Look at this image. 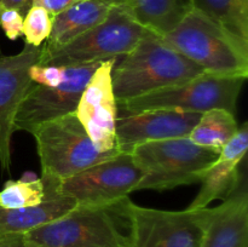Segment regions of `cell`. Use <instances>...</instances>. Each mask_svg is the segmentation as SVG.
Here are the masks:
<instances>
[{
    "label": "cell",
    "instance_id": "1",
    "mask_svg": "<svg viewBox=\"0 0 248 247\" xmlns=\"http://www.w3.org/2000/svg\"><path fill=\"white\" fill-rule=\"evenodd\" d=\"M26 236L35 247H132L133 202L126 196L109 203L77 205Z\"/></svg>",
    "mask_w": 248,
    "mask_h": 247
},
{
    "label": "cell",
    "instance_id": "2",
    "mask_svg": "<svg viewBox=\"0 0 248 247\" xmlns=\"http://www.w3.org/2000/svg\"><path fill=\"white\" fill-rule=\"evenodd\" d=\"M203 73L161 36L148 31L131 52L114 64L111 81L116 101H124L183 84Z\"/></svg>",
    "mask_w": 248,
    "mask_h": 247
},
{
    "label": "cell",
    "instance_id": "3",
    "mask_svg": "<svg viewBox=\"0 0 248 247\" xmlns=\"http://www.w3.org/2000/svg\"><path fill=\"white\" fill-rule=\"evenodd\" d=\"M161 38L205 73L247 79L248 40L196 10Z\"/></svg>",
    "mask_w": 248,
    "mask_h": 247
},
{
    "label": "cell",
    "instance_id": "4",
    "mask_svg": "<svg viewBox=\"0 0 248 247\" xmlns=\"http://www.w3.org/2000/svg\"><path fill=\"white\" fill-rule=\"evenodd\" d=\"M34 137L44 184H60L84 170L120 154V149L101 152L75 113L44 124L31 133Z\"/></svg>",
    "mask_w": 248,
    "mask_h": 247
},
{
    "label": "cell",
    "instance_id": "5",
    "mask_svg": "<svg viewBox=\"0 0 248 247\" xmlns=\"http://www.w3.org/2000/svg\"><path fill=\"white\" fill-rule=\"evenodd\" d=\"M143 176L135 191H164L202 181L218 153L200 147L188 137L154 140L130 150Z\"/></svg>",
    "mask_w": 248,
    "mask_h": 247
},
{
    "label": "cell",
    "instance_id": "6",
    "mask_svg": "<svg viewBox=\"0 0 248 247\" xmlns=\"http://www.w3.org/2000/svg\"><path fill=\"white\" fill-rule=\"evenodd\" d=\"M244 77L203 74L176 85L150 92L136 98L116 101L118 108L128 113L145 110H177L202 114L211 109H224L236 114V106Z\"/></svg>",
    "mask_w": 248,
    "mask_h": 247
},
{
    "label": "cell",
    "instance_id": "7",
    "mask_svg": "<svg viewBox=\"0 0 248 247\" xmlns=\"http://www.w3.org/2000/svg\"><path fill=\"white\" fill-rule=\"evenodd\" d=\"M127 7L113 6L102 23L64 47L40 57L41 65H77L102 62L127 55L148 33Z\"/></svg>",
    "mask_w": 248,
    "mask_h": 247
},
{
    "label": "cell",
    "instance_id": "8",
    "mask_svg": "<svg viewBox=\"0 0 248 247\" xmlns=\"http://www.w3.org/2000/svg\"><path fill=\"white\" fill-rule=\"evenodd\" d=\"M142 176L132 155L121 152L64 179L56 191L74 199L78 205L109 203L135 191Z\"/></svg>",
    "mask_w": 248,
    "mask_h": 247
},
{
    "label": "cell",
    "instance_id": "9",
    "mask_svg": "<svg viewBox=\"0 0 248 247\" xmlns=\"http://www.w3.org/2000/svg\"><path fill=\"white\" fill-rule=\"evenodd\" d=\"M212 208L157 210L133 203L132 247H201Z\"/></svg>",
    "mask_w": 248,
    "mask_h": 247
},
{
    "label": "cell",
    "instance_id": "10",
    "mask_svg": "<svg viewBox=\"0 0 248 247\" xmlns=\"http://www.w3.org/2000/svg\"><path fill=\"white\" fill-rule=\"evenodd\" d=\"M102 62L68 65L64 79L55 87L33 84L17 111L15 132L31 133L48 121L75 113L82 91Z\"/></svg>",
    "mask_w": 248,
    "mask_h": 247
},
{
    "label": "cell",
    "instance_id": "11",
    "mask_svg": "<svg viewBox=\"0 0 248 247\" xmlns=\"http://www.w3.org/2000/svg\"><path fill=\"white\" fill-rule=\"evenodd\" d=\"M115 63L116 58L107 60L96 68L75 110L78 120L101 152L119 149L115 132L118 103L111 81Z\"/></svg>",
    "mask_w": 248,
    "mask_h": 247
},
{
    "label": "cell",
    "instance_id": "12",
    "mask_svg": "<svg viewBox=\"0 0 248 247\" xmlns=\"http://www.w3.org/2000/svg\"><path fill=\"white\" fill-rule=\"evenodd\" d=\"M41 46L24 44L21 52L0 57V170L11 167V140L15 119L27 92L33 86L29 68L38 64Z\"/></svg>",
    "mask_w": 248,
    "mask_h": 247
},
{
    "label": "cell",
    "instance_id": "13",
    "mask_svg": "<svg viewBox=\"0 0 248 247\" xmlns=\"http://www.w3.org/2000/svg\"><path fill=\"white\" fill-rule=\"evenodd\" d=\"M199 113L177 110H145L128 113L118 108L116 144L124 153L135 145L154 140L188 137L200 119Z\"/></svg>",
    "mask_w": 248,
    "mask_h": 247
},
{
    "label": "cell",
    "instance_id": "14",
    "mask_svg": "<svg viewBox=\"0 0 248 247\" xmlns=\"http://www.w3.org/2000/svg\"><path fill=\"white\" fill-rule=\"evenodd\" d=\"M248 149V124L239 127L236 135L218 153L217 159L206 171L198 195L189 208H205L217 199H227L239 185V166Z\"/></svg>",
    "mask_w": 248,
    "mask_h": 247
},
{
    "label": "cell",
    "instance_id": "15",
    "mask_svg": "<svg viewBox=\"0 0 248 247\" xmlns=\"http://www.w3.org/2000/svg\"><path fill=\"white\" fill-rule=\"evenodd\" d=\"M201 247H248V195L235 190L212 207Z\"/></svg>",
    "mask_w": 248,
    "mask_h": 247
},
{
    "label": "cell",
    "instance_id": "16",
    "mask_svg": "<svg viewBox=\"0 0 248 247\" xmlns=\"http://www.w3.org/2000/svg\"><path fill=\"white\" fill-rule=\"evenodd\" d=\"M111 7L97 0H81L53 16L52 29L45 45L41 46L40 57L64 47L81 34L98 26L107 18Z\"/></svg>",
    "mask_w": 248,
    "mask_h": 247
},
{
    "label": "cell",
    "instance_id": "17",
    "mask_svg": "<svg viewBox=\"0 0 248 247\" xmlns=\"http://www.w3.org/2000/svg\"><path fill=\"white\" fill-rule=\"evenodd\" d=\"M77 205L74 199L61 195L53 189H45V200L39 205L11 210L0 207V234H26L62 217Z\"/></svg>",
    "mask_w": 248,
    "mask_h": 247
},
{
    "label": "cell",
    "instance_id": "18",
    "mask_svg": "<svg viewBox=\"0 0 248 247\" xmlns=\"http://www.w3.org/2000/svg\"><path fill=\"white\" fill-rule=\"evenodd\" d=\"M136 21L160 36L171 31L186 17L190 0H132L127 7Z\"/></svg>",
    "mask_w": 248,
    "mask_h": 247
},
{
    "label": "cell",
    "instance_id": "19",
    "mask_svg": "<svg viewBox=\"0 0 248 247\" xmlns=\"http://www.w3.org/2000/svg\"><path fill=\"white\" fill-rule=\"evenodd\" d=\"M239 127L234 114L224 109H211L201 114L188 138L200 147L219 153Z\"/></svg>",
    "mask_w": 248,
    "mask_h": 247
},
{
    "label": "cell",
    "instance_id": "20",
    "mask_svg": "<svg viewBox=\"0 0 248 247\" xmlns=\"http://www.w3.org/2000/svg\"><path fill=\"white\" fill-rule=\"evenodd\" d=\"M191 7L248 40V0H190Z\"/></svg>",
    "mask_w": 248,
    "mask_h": 247
},
{
    "label": "cell",
    "instance_id": "21",
    "mask_svg": "<svg viewBox=\"0 0 248 247\" xmlns=\"http://www.w3.org/2000/svg\"><path fill=\"white\" fill-rule=\"evenodd\" d=\"M44 200L45 189L41 178H36L31 182L10 179L0 190V207L7 210L36 206Z\"/></svg>",
    "mask_w": 248,
    "mask_h": 247
},
{
    "label": "cell",
    "instance_id": "22",
    "mask_svg": "<svg viewBox=\"0 0 248 247\" xmlns=\"http://www.w3.org/2000/svg\"><path fill=\"white\" fill-rule=\"evenodd\" d=\"M52 19L53 16H51L45 7L33 5L23 18V36L26 44L41 46L50 36Z\"/></svg>",
    "mask_w": 248,
    "mask_h": 247
},
{
    "label": "cell",
    "instance_id": "23",
    "mask_svg": "<svg viewBox=\"0 0 248 247\" xmlns=\"http://www.w3.org/2000/svg\"><path fill=\"white\" fill-rule=\"evenodd\" d=\"M29 75L33 84L55 87L63 81L65 75V67L62 65H41L34 64L29 68Z\"/></svg>",
    "mask_w": 248,
    "mask_h": 247
},
{
    "label": "cell",
    "instance_id": "24",
    "mask_svg": "<svg viewBox=\"0 0 248 247\" xmlns=\"http://www.w3.org/2000/svg\"><path fill=\"white\" fill-rule=\"evenodd\" d=\"M0 27L10 40H17L23 35V16L16 10L5 9L0 17Z\"/></svg>",
    "mask_w": 248,
    "mask_h": 247
},
{
    "label": "cell",
    "instance_id": "25",
    "mask_svg": "<svg viewBox=\"0 0 248 247\" xmlns=\"http://www.w3.org/2000/svg\"><path fill=\"white\" fill-rule=\"evenodd\" d=\"M0 247H35L26 234L22 232H5L0 234Z\"/></svg>",
    "mask_w": 248,
    "mask_h": 247
},
{
    "label": "cell",
    "instance_id": "26",
    "mask_svg": "<svg viewBox=\"0 0 248 247\" xmlns=\"http://www.w3.org/2000/svg\"><path fill=\"white\" fill-rule=\"evenodd\" d=\"M78 1H81V0H33V5L45 7L50 12L51 16H56Z\"/></svg>",
    "mask_w": 248,
    "mask_h": 247
},
{
    "label": "cell",
    "instance_id": "27",
    "mask_svg": "<svg viewBox=\"0 0 248 247\" xmlns=\"http://www.w3.org/2000/svg\"><path fill=\"white\" fill-rule=\"evenodd\" d=\"M0 4L5 9L16 10L23 16L33 6V0H0Z\"/></svg>",
    "mask_w": 248,
    "mask_h": 247
},
{
    "label": "cell",
    "instance_id": "28",
    "mask_svg": "<svg viewBox=\"0 0 248 247\" xmlns=\"http://www.w3.org/2000/svg\"><path fill=\"white\" fill-rule=\"evenodd\" d=\"M97 1L104 2L110 6H124V7H130L132 0H97Z\"/></svg>",
    "mask_w": 248,
    "mask_h": 247
},
{
    "label": "cell",
    "instance_id": "29",
    "mask_svg": "<svg viewBox=\"0 0 248 247\" xmlns=\"http://www.w3.org/2000/svg\"><path fill=\"white\" fill-rule=\"evenodd\" d=\"M36 178H38V177H36V174L34 173V172L27 171V172H24L23 174H22V177L19 179H22V181H24V182H31V181H34V179H36Z\"/></svg>",
    "mask_w": 248,
    "mask_h": 247
},
{
    "label": "cell",
    "instance_id": "30",
    "mask_svg": "<svg viewBox=\"0 0 248 247\" xmlns=\"http://www.w3.org/2000/svg\"><path fill=\"white\" fill-rule=\"evenodd\" d=\"M4 10H5V7L2 6L1 4H0V17H1V14H2V11H4Z\"/></svg>",
    "mask_w": 248,
    "mask_h": 247
}]
</instances>
